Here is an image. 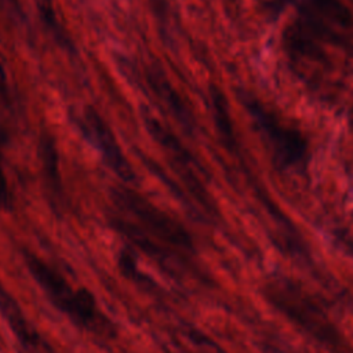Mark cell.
Returning <instances> with one entry per match:
<instances>
[{"mask_svg":"<svg viewBox=\"0 0 353 353\" xmlns=\"http://www.w3.org/2000/svg\"><path fill=\"white\" fill-rule=\"evenodd\" d=\"M149 131L154 137V139L161 145V148L170 154L171 160L179 168V171H183L185 179L190 185H194V188L199 186V181L194 174L196 164L190 159V154L188 153V150L181 145V142L156 120H150Z\"/></svg>","mask_w":353,"mask_h":353,"instance_id":"6","label":"cell"},{"mask_svg":"<svg viewBox=\"0 0 353 353\" xmlns=\"http://www.w3.org/2000/svg\"><path fill=\"white\" fill-rule=\"evenodd\" d=\"M113 228L163 268L176 272L192 266V234L172 215L128 188L112 190Z\"/></svg>","mask_w":353,"mask_h":353,"instance_id":"1","label":"cell"},{"mask_svg":"<svg viewBox=\"0 0 353 353\" xmlns=\"http://www.w3.org/2000/svg\"><path fill=\"white\" fill-rule=\"evenodd\" d=\"M11 204V199H10V192H8V186H7V179L3 171V165H1V157H0V211H4L10 207Z\"/></svg>","mask_w":353,"mask_h":353,"instance_id":"8","label":"cell"},{"mask_svg":"<svg viewBox=\"0 0 353 353\" xmlns=\"http://www.w3.org/2000/svg\"><path fill=\"white\" fill-rule=\"evenodd\" d=\"M266 299L287 319L307 332L319 343L336 349L343 338L320 305L295 281L285 276H274L263 285Z\"/></svg>","mask_w":353,"mask_h":353,"instance_id":"3","label":"cell"},{"mask_svg":"<svg viewBox=\"0 0 353 353\" xmlns=\"http://www.w3.org/2000/svg\"><path fill=\"white\" fill-rule=\"evenodd\" d=\"M241 101L277 167L287 171H305L309 161V143L305 135L284 123L254 95L241 92Z\"/></svg>","mask_w":353,"mask_h":353,"instance_id":"4","label":"cell"},{"mask_svg":"<svg viewBox=\"0 0 353 353\" xmlns=\"http://www.w3.org/2000/svg\"><path fill=\"white\" fill-rule=\"evenodd\" d=\"M84 130L88 137L92 138L97 148L101 150L105 161L110 168L114 170V172L119 174L120 178L125 181H132L135 178V174L121 153L112 131L105 124L102 117L97 113L94 109H87L84 114Z\"/></svg>","mask_w":353,"mask_h":353,"instance_id":"5","label":"cell"},{"mask_svg":"<svg viewBox=\"0 0 353 353\" xmlns=\"http://www.w3.org/2000/svg\"><path fill=\"white\" fill-rule=\"evenodd\" d=\"M0 310L6 316L12 331L17 334L19 342L26 349L40 350L44 346L40 335L34 331V328L29 324V321H26L25 316L22 314V310L18 307L12 296L7 291H4L1 284H0Z\"/></svg>","mask_w":353,"mask_h":353,"instance_id":"7","label":"cell"},{"mask_svg":"<svg viewBox=\"0 0 353 353\" xmlns=\"http://www.w3.org/2000/svg\"><path fill=\"white\" fill-rule=\"evenodd\" d=\"M22 258L51 305L74 325L102 338L116 335L114 324L101 310L97 299L87 288L72 284L50 262L29 250H22Z\"/></svg>","mask_w":353,"mask_h":353,"instance_id":"2","label":"cell"}]
</instances>
